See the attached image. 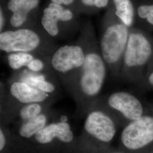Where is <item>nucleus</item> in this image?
Returning <instances> with one entry per match:
<instances>
[{
    "instance_id": "obj_1",
    "label": "nucleus",
    "mask_w": 153,
    "mask_h": 153,
    "mask_svg": "<svg viewBox=\"0 0 153 153\" xmlns=\"http://www.w3.org/2000/svg\"><path fill=\"white\" fill-rule=\"evenodd\" d=\"M86 57L76 82L71 90V97L76 102L79 114H86L98 99L107 75L108 67L96 43L85 47Z\"/></svg>"
},
{
    "instance_id": "obj_2",
    "label": "nucleus",
    "mask_w": 153,
    "mask_h": 153,
    "mask_svg": "<svg viewBox=\"0 0 153 153\" xmlns=\"http://www.w3.org/2000/svg\"><path fill=\"white\" fill-rule=\"evenodd\" d=\"M153 57V37L136 26L131 28L120 78L141 87Z\"/></svg>"
},
{
    "instance_id": "obj_3",
    "label": "nucleus",
    "mask_w": 153,
    "mask_h": 153,
    "mask_svg": "<svg viewBox=\"0 0 153 153\" xmlns=\"http://www.w3.org/2000/svg\"><path fill=\"white\" fill-rule=\"evenodd\" d=\"M104 18L99 48L113 78H120L123 57L130 33L127 27L115 15L109 5Z\"/></svg>"
},
{
    "instance_id": "obj_4",
    "label": "nucleus",
    "mask_w": 153,
    "mask_h": 153,
    "mask_svg": "<svg viewBox=\"0 0 153 153\" xmlns=\"http://www.w3.org/2000/svg\"><path fill=\"white\" fill-rule=\"evenodd\" d=\"M93 104L104 109L123 128L152 111L151 106L145 104L136 95L126 91H115L103 98L98 97Z\"/></svg>"
},
{
    "instance_id": "obj_5",
    "label": "nucleus",
    "mask_w": 153,
    "mask_h": 153,
    "mask_svg": "<svg viewBox=\"0 0 153 153\" xmlns=\"http://www.w3.org/2000/svg\"><path fill=\"white\" fill-rule=\"evenodd\" d=\"M85 47L65 45L56 49L50 59L53 73L66 90L71 93L85 62Z\"/></svg>"
},
{
    "instance_id": "obj_6",
    "label": "nucleus",
    "mask_w": 153,
    "mask_h": 153,
    "mask_svg": "<svg viewBox=\"0 0 153 153\" xmlns=\"http://www.w3.org/2000/svg\"><path fill=\"white\" fill-rule=\"evenodd\" d=\"M124 151L128 153H149L153 150L152 111L125 126L120 134Z\"/></svg>"
},
{
    "instance_id": "obj_7",
    "label": "nucleus",
    "mask_w": 153,
    "mask_h": 153,
    "mask_svg": "<svg viewBox=\"0 0 153 153\" xmlns=\"http://www.w3.org/2000/svg\"><path fill=\"white\" fill-rule=\"evenodd\" d=\"M86 114L83 128L84 133L102 143L111 142L119 126L112 116L95 104L90 106Z\"/></svg>"
},
{
    "instance_id": "obj_8",
    "label": "nucleus",
    "mask_w": 153,
    "mask_h": 153,
    "mask_svg": "<svg viewBox=\"0 0 153 153\" xmlns=\"http://www.w3.org/2000/svg\"><path fill=\"white\" fill-rule=\"evenodd\" d=\"M42 45L40 36L28 28L9 30L0 33V49L6 53L26 52L33 53Z\"/></svg>"
},
{
    "instance_id": "obj_9",
    "label": "nucleus",
    "mask_w": 153,
    "mask_h": 153,
    "mask_svg": "<svg viewBox=\"0 0 153 153\" xmlns=\"http://www.w3.org/2000/svg\"><path fill=\"white\" fill-rule=\"evenodd\" d=\"M4 94L11 100L19 104L53 102L55 100V97L26 82L19 81L10 80L8 91Z\"/></svg>"
},
{
    "instance_id": "obj_10",
    "label": "nucleus",
    "mask_w": 153,
    "mask_h": 153,
    "mask_svg": "<svg viewBox=\"0 0 153 153\" xmlns=\"http://www.w3.org/2000/svg\"><path fill=\"white\" fill-rule=\"evenodd\" d=\"M12 76L10 80L26 82L44 93L55 97L59 90V83L55 76L47 72L35 73L24 68Z\"/></svg>"
},
{
    "instance_id": "obj_11",
    "label": "nucleus",
    "mask_w": 153,
    "mask_h": 153,
    "mask_svg": "<svg viewBox=\"0 0 153 153\" xmlns=\"http://www.w3.org/2000/svg\"><path fill=\"white\" fill-rule=\"evenodd\" d=\"M33 138L40 145L49 144L55 140L69 143L74 140V135L69 123L66 121H54L39 131Z\"/></svg>"
},
{
    "instance_id": "obj_12",
    "label": "nucleus",
    "mask_w": 153,
    "mask_h": 153,
    "mask_svg": "<svg viewBox=\"0 0 153 153\" xmlns=\"http://www.w3.org/2000/svg\"><path fill=\"white\" fill-rule=\"evenodd\" d=\"M39 4V0H9L7 9L13 13L10 23L14 27H19L26 22L28 14Z\"/></svg>"
},
{
    "instance_id": "obj_13",
    "label": "nucleus",
    "mask_w": 153,
    "mask_h": 153,
    "mask_svg": "<svg viewBox=\"0 0 153 153\" xmlns=\"http://www.w3.org/2000/svg\"><path fill=\"white\" fill-rule=\"evenodd\" d=\"M54 118L55 114L49 110L35 118L18 124L16 128H18V133L22 138H33L39 131L55 121Z\"/></svg>"
},
{
    "instance_id": "obj_14",
    "label": "nucleus",
    "mask_w": 153,
    "mask_h": 153,
    "mask_svg": "<svg viewBox=\"0 0 153 153\" xmlns=\"http://www.w3.org/2000/svg\"><path fill=\"white\" fill-rule=\"evenodd\" d=\"M115 15L129 28L135 26L137 2L134 0H111Z\"/></svg>"
},
{
    "instance_id": "obj_15",
    "label": "nucleus",
    "mask_w": 153,
    "mask_h": 153,
    "mask_svg": "<svg viewBox=\"0 0 153 153\" xmlns=\"http://www.w3.org/2000/svg\"><path fill=\"white\" fill-rule=\"evenodd\" d=\"M64 10L63 6L53 3L49 4L45 8L41 19L42 26L50 36L55 37L59 35L58 22L60 21L61 14Z\"/></svg>"
},
{
    "instance_id": "obj_16",
    "label": "nucleus",
    "mask_w": 153,
    "mask_h": 153,
    "mask_svg": "<svg viewBox=\"0 0 153 153\" xmlns=\"http://www.w3.org/2000/svg\"><path fill=\"white\" fill-rule=\"evenodd\" d=\"M136 25L147 32L153 30V0H140L137 2Z\"/></svg>"
},
{
    "instance_id": "obj_17",
    "label": "nucleus",
    "mask_w": 153,
    "mask_h": 153,
    "mask_svg": "<svg viewBox=\"0 0 153 153\" xmlns=\"http://www.w3.org/2000/svg\"><path fill=\"white\" fill-rule=\"evenodd\" d=\"M35 58L33 53L15 52L7 55V61L11 69L14 71H19L26 67L28 64Z\"/></svg>"
},
{
    "instance_id": "obj_18",
    "label": "nucleus",
    "mask_w": 153,
    "mask_h": 153,
    "mask_svg": "<svg viewBox=\"0 0 153 153\" xmlns=\"http://www.w3.org/2000/svg\"><path fill=\"white\" fill-rule=\"evenodd\" d=\"M26 68L28 71L33 72H43L45 71L44 70L45 68V63L40 59L35 58L28 64Z\"/></svg>"
},
{
    "instance_id": "obj_19",
    "label": "nucleus",
    "mask_w": 153,
    "mask_h": 153,
    "mask_svg": "<svg viewBox=\"0 0 153 153\" xmlns=\"http://www.w3.org/2000/svg\"><path fill=\"white\" fill-rule=\"evenodd\" d=\"M142 88H153V69L147 73L145 81L142 85Z\"/></svg>"
},
{
    "instance_id": "obj_20",
    "label": "nucleus",
    "mask_w": 153,
    "mask_h": 153,
    "mask_svg": "<svg viewBox=\"0 0 153 153\" xmlns=\"http://www.w3.org/2000/svg\"><path fill=\"white\" fill-rule=\"evenodd\" d=\"M73 13L68 9H64L60 16V21L62 22H68L73 18Z\"/></svg>"
},
{
    "instance_id": "obj_21",
    "label": "nucleus",
    "mask_w": 153,
    "mask_h": 153,
    "mask_svg": "<svg viewBox=\"0 0 153 153\" xmlns=\"http://www.w3.org/2000/svg\"><path fill=\"white\" fill-rule=\"evenodd\" d=\"M74 0H51V3H53L59 5H70L73 3Z\"/></svg>"
},
{
    "instance_id": "obj_22",
    "label": "nucleus",
    "mask_w": 153,
    "mask_h": 153,
    "mask_svg": "<svg viewBox=\"0 0 153 153\" xmlns=\"http://www.w3.org/2000/svg\"><path fill=\"white\" fill-rule=\"evenodd\" d=\"M4 25H5V17H4L2 9V8H1V10H0V30L1 32L3 30V28L4 27Z\"/></svg>"
},
{
    "instance_id": "obj_23",
    "label": "nucleus",
    "mask_w": 153,
    "mask_h": 153,
    "mask_svg": "<svg viewBox=\"0 0 153 153\" xmlns=\"http://www.w3.org/2000/svg\"><path fill=\"white\" fill-rule=\"evenodd\" d=\"M82 4L86 6H95L97 0H81Z\"/></svg>"
},
{
    "instance_id": "obj_24",
    "label": "nucleus",
    "mask_w": 153,
    "mask_h": 153,
    "mask_svg": "<svg viewBox=\"0 0 153 153\" xmlns=\"http://www.w3.org/2000/svg\"><path fill=\"white\" fill-rule=\"evenodd\" d=\"M153 59H152V61H151V62H150V65H149V68H148V72H147V73H149V71H151L152 70H153Z\"/></svg>"
},
{
    "instance_id": "obj_25",
    "label": "nucleus",
    "mask_w": 153,
    "mask_h": 153,
    "mask_svg": "<svg viewBox=\"0 0 153 153\" xmlns=\"http://www.w3.org/2000/svg\"><path fill=\"white\" fill-rule=\"evenodd\" d=\"M108 153H128L126 152L125 151H114V152H111Z\"/></svg>"
},
{
    "instance_id": "obj_26",
    "label": "nucleus",
    "mask_w": 153,
    "mask_h": 153,
    "mask_svg": "<svg viewBox=\"0 0 153 153\" xmlns=\"http://www.w3.org/2000/svg\"><path fill=\"white\" fill-rule=\"evenodd\" d=\"M152 107V112L153 113V106H151Z\"/></svg>"
},
{
    "instance_id": "obj_27",
    "label": "nucleus",
    "mask_w": 153,
    "mask_h": 153,
    "mask_svg": "<svg viewBox=\"0 0 153 153\" xmlns=\"http://www.w3.org/2000/svg\"><path fill=\"white\" fill-rule=\"evenodd\" d=\"M153 153V151H152V152H150V153Z\"/></svg>"
}]
</instances>
